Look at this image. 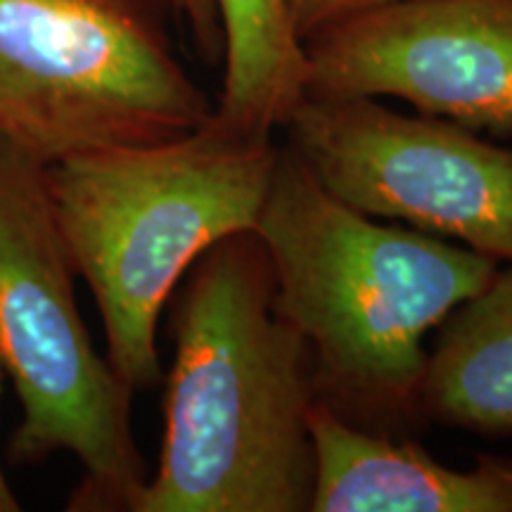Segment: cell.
<instances>
[{"mask_svg":"<svg viewBox=\"0 0 512 512\" xmlns=\"http://www.w3.org/2000/svg\"><path fill=\"white\" fill-rule=\"evenodd\" d=\"M5 377H8V375H5L3 366H0V396H3ZM17 510H22V505H19L17 496L12 494V489H10L8 479H5L3 470H0V512H17Z\"/></svg>","mask_w":512,"mask_h":512,"instance_id":"13","label":"cell"},{"mask_svg":"<svg viewBox=\"0 0 512 512\" xmlns=\"http://www.w3.org/2000/svg\"><path fill=\"white\" fill-rule=\"evenodd\" d=\"M392 3H401V0H287V8H290L294 31L304 41L313 31L335 24L339 19Z\"/></svg>","mask_w":512,"mask_h":512,"instance_id":"11","label":"cell"},{"mask_svg":"<svg viewBox=\"0 0 512 512\" xmlns=\"http://www.w3.org/2000/svg\"><path fill=\"white\" fill-rule=\"evenodd\" d=\"M214 114V112H211ZM280 147L221 126L46 166L74 273L98 304L107 361L133 394L157 387V323L197 256L254 230Z\"/></svg>","mask_w":512,"mask_h":512,"instance_id":"3","label":"cell"},{"mask_svg":"<svg viewBox=\"0 0 512 512\" xmlns=\"http://www.w3.org/2000/svg\"><path fill=\"white\" fill-rule=\"evenodd\" d=\"M420 418L482 437L512 434V264L439 325L420 382Z\"/></svg>","mask_w":512,"mask_h":512,"instance_id":"9","label":"cell"},{"mask_svg":"<svg viewBox=\"0 0 512 512\" xmlns=\"http://www.w3.org/2000/svg\"><path fill=\"white\" fill-rule=\"evenodd\" d=\"M306 95L399 98L512 136V0H401L304 38Z\"/></svg>","mask_w":512,"mask_h":512,"instance_id":"7","label":"cell"},{"mask_svg":"<svg viewBox=\"0 0 512 512\" xmlns=\"http://www.w3.org/2000/svg\"><path fill=\"white\" fill-rule=\"evenodd\" d=\"M176 17V0H0V138L50 166L202 128L214 105Z\"/></svg>","mask_w":512,"mask_h":512,"instance_id":"5","label":"cell"},{"mask_svg":"<svg viewBox=\"0 0 512 512\" xmlns=\"http://www.w3.org/2000/svg\"><path fill=\"white\" fill-rule=\"evenodd\" d=\"M183 278L162 456L133 512H311L313 358L275 304L264 242L228 235Z\"/></svg>","mask_w":512,"mask_h":512,"instance_id":"1","label":"cell"},{"mask_svg":"<svg viewBox=\"0 0 512 512\" xmlns=\"http://www.w3.org/2000/svg\"><path fill=\"white\" fill-rule=\"evenodd\" d=\"M311 512H512V458L479 456L472 470L434 460L411 437L358 430L316 401Z\"/></svg>","mask_w":512,"mask_h":512,"instance_id":"8","label":"cell"},{"mask_svg":"<svg viewBox=\"0 0 512 512\" xmlns=\"http://www.w3.org/2000/svg\"><path fill=\"white\" fill-rule=\"evenodd\" d=\"M223 34V88L214 105L221 126L273 140L306 100L309 62L287 0H216Z\"/></svg>","mask_w":512,"mask_h":512,"instance_id":"10","label":"cell"},{"mask_svg":"<svg viewBox=\"0 0 512 512\" xmlns=\"http://www.w3.org/2000/svg\"><path fill=\"white\" fill-rule=\"evenodd\" d=\"M254 230L275 304L311 349L316 401L358 430L420 432L425 339L494 278L498 261L349 207L290 145Z\"/></svg>","mask_w":512,"mask_h":512,"instance_id":"2","label":"cell"},{"mask_svg":"<svg viewBox=\"0 0 512 512\" xmlns=\"http://www.w3.org/2000/svg\"><path fill=\"white\" fill-rule=\"evenodd\" d=\"M72 275L46 166L0 138V366L22 403L10 453H72L86 472L74 508L133 512L147 484L133 392L95 351Z\"/></svg>","mask_w":512,"mask_h":512,"instance_id":"4","label":"cell"},{"mask_svg":"<svg viewBox=\"0 0 512 512\" xmlns=\"http://www.w3.org/2000/svg\"><path fill=\"white\" fill-rule=\"evenodd\" d=\"M178 15H183L195 31L197 46L209 62L223 57V34L216 0H176Z\"/></svg>","mask_w":512,"mask_h":512,"instance_id":"12","label":"cell"},{"mask_svg":"<svg viewBox=\"0 0 512 512\" xmlns=\"http://www.w3.org/2000/svg\"><path fill=\"white\" fill-rule=\"evenodd\" d=\"M283 131L320 185L349 207L512 264L510 147L375 98L306 95Z\"/></svg>","mask_w":512,"mask_h":512,"instance_id":"6","label":"cell"}]
</instances>
